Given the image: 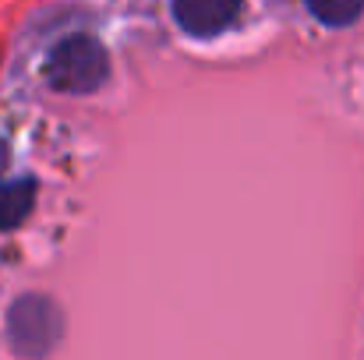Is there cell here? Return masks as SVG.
<instances>
[{
	"label": "cell",
	"instance_id": "6da1fadb",
	"mask_svg": "<svg viewBox=\"0 0 364 360\" xmlns=\"http://www.w3.org/2000/svg\"><path fill=\"white\" fill-rule=\"evenodd\" d=\"M43 71H46L50 89L82 96V92H96L107 82L110 60H107V50L92 36H68L50 50Z\"/></svg>",
	"mask_w": 364,
	"mask_h": 360
},
{
	"label": "cell",
	"instance_id": "7a4b0ae2",
	"mask_svg": "<svg viewBox=\"0 0 364 360\" xmlns=\"http://www.w3.org/2000/svg\"><path fill=\"white\" fill-rule=\"evenodd\" d=\"M60 332H64V318H60L53 300H46L39 293H28V297L11 304L7 339L21 357H46L60 343Z\"/></svg>",
	"mask_w": 364,
	"mask_h": 360
},
{
	"label": "cell",
	"instance_id": "3957f363",
	"mask_svg": "<svg viewBox=\"0 0 364 360\" xmlns=\"http://www.w3.org/2000/svg\"><path fill=\"white\" fill-rule=\"evenodd\" d=\"M241 4L244 0H173V18L188 36L209 39L237 21Z\"/></svg>",
	"mask_w": 364,
	"mask_h": 360
},
{
	"label": "cell",
	"instance_id": "277c9868",
	"mask_svg": "<svg viewBox=\"0 0 364 360\" xmlns=\"http://www.w3.org/2000/svg\"><path fill=\"white\" fill-rule=\"evenodd\" d=\"M32 205H36V180L21 177V180L4 184L0 187V234L21 227L25 216L32 212Z\"/></svg>",
	"mask_w": 364,
	"mask_h": 360
},
{
	"label": "cell",
	"instance_id": "5b68a950",
	"mask_svg": "<svg viewBox=\"0 0 364 360\" xmlns=\"http://www.w3.org/2000/svg\"><path fill=\"white\" fill-rule=\"evenodd\" d=\"M308 7H311V14L318 21H326L333 28H343V25L358 21L364 0H308Z\"/></svg>",
	"mask_w": 364,
	"mask_h": 360
},
{
	"label": "cell",
	"instance_id": "8992f818",
	"mask_svg": "<svg viewBox=\"0 0 364 360\" xmlns=\"http://www.w3.org/2000/svg\"><path fill=\"white\" fill-rule=\"evenodd\" d=\"M0 166H4V145H0Z\"/></svg>",
	"mask_w": 364,
	"mask_h": 360
}]
</instances>
